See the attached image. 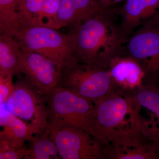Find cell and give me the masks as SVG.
<instances>
[{
  "label": "cell",
  "instance_id": "1",
  "mask_svg": "<svg viewBox=\"0 0 159 159\" xmlns=\"http://www.w3.org/2000/svg\"><path fill=\"white\" fill-rule=\"evenodd\" d=\"M72 30L78 62L107 68L112 60L125 54L129 38L122 29L116 7L104 8Z\"/></svg>",
  "mask_w": 159,
  "mask_h": 159
},
{
  "label": "cell",
  "instance_id": "2",
  "mask_svg": "<svg viewBox=\"0 0 159 159\" xmlns=\"http://www.w3.org/2000/svg\"><path fill=\"white\" fill-rule=\"evenodd\" d=\"M118 89L93 102L97 139L103 145L142 125L134 96Z\"/></svg>",
  "mask_w": 159,
  "mask_h": 159
},
{
  "label": "cell",
  "instance_id": "3",
  "mask_svg": "<svg viewBox=\"0 0 159 159\" xmlns=\"http://www.w3.org/2000/svg\"><path fill=\"white\" fill-rule=\"evenodd\" d=\"M14 38L21 50L45 56L52 60L60 70L68 63L77 61L75 37L72 30L65 34L51 27L25 24L21 25Z\"/></svg>",
  "mask_w": 159,
  "mask_h": 159
},
{
  "label": "cell",
  "instance_id": "4",
  "mask_svg": "<svg viewBox=\"0 0 159 159\" xmlns=\"http://www.w3.org/2000/svg\"><path fill=\"white\" fill-rule=\"evenodd\" d=\"M46 96L48 122L46 129L70 125L97 139L93 102L60 86Z\"/></svg>",
  "mask_w": 159,
  "mask_h": 159
},
{
  "label": "cell",
  "instance_id": "5",
  "mask_svg": "<svg viewBox=\"0 0 159 159\" xmlns=\"http://www.w3.org/2000/svg\"><path fill=\"white\" fill-rule=\"evenodd\" d=\"M57 86L93 102L119 89L107 68L77 61L68 63L61 69Z\"/></svg>",
  "mask_w": 159,
  "mask_h": 159
},
{
  "label": "cell",
  "instance_id": "6",
  "mask_svg": "<svg viewBox=\"0 0 159 159\" xmlns=\"http://www.w3.org/2000/svg\"><path fill=\"white\" fill-rule=\"evenodd\" d=\"M125 55L136 61L146 74L145 81L159 80V16L140 26L130 35Z\"/></svg>",
  "mask_w": 159,
  "mask_h": 159
},
{
  "label": "cell",
  "instance_id": "7",
  "mask_svg": "<svg viewBox=\"0 0 159 159\" xmlns=\"http://www.w3.org/2000/svg\"><path fill=\"white\" fill-rule=\"evenodd\" d=\"M18 77L13 93L4 105L9 112L31 125L38 134L42 133L48 124L46 95L39 93L25 78Z\"/></svg>",
  "mask_w": 159,
  "mask_h": 159
},
{
  "label": "cell",
  "instance_id": "8",
  "mask_svg": "<svg viewBox=\"0 0 159 159\" xmlns=\"http://www.w3.org/2000/svg\"><path fill=\"white\" fill-rule=\"evenodd\" d=\"M147 122L103 145L106 158L159 159L154 130Z\"/></svg>",
  "mask_w": 159,
  "mask_h": 159
},
{
  "label": "cell",
  "instance_id": "9",
  "mask_svg": "<svg viewBox=\"0 0 159 159\" xmlns=\"http://www.w3.org/2000/svg\"><path fill=\"white\" fill-rule=\"evenodd\" d=\"M46 131L57 146L60 158L106 159L103 144L82 129L66 125Z\"/></svg>",
  "mask_w": 159,
  "mask_h": 159
},
{
  "label": "cell",
  "instance_id": "10",
  "mask_svg": "<svg viewBox=\"0 0 159 159\" xmlns=\"http://www.w3.org/2000/svg\"><path fill=\"white\" fill-rule=\"evenodd\" d=\"M19 65L20 74L41 94L48 95L58 86L60 70L45 56L20 49Z\"/></svg>",
  "mask_w": 159,
  "mask_h": 159
},
{
  "label": "cell",
  "instance_id": "11",
  "mask_svg": "<svg viewBox=\"0 0 159 159\" xmlns=\"http://www.w3.org/2000/svg\"><path fill=\"white\" fill-rule=\"evenodd\" d=\"M107 69L117 87L125 91L137 90L146 79V74L141 65L126 55L112 60Z\"/></svg>",
  "mask_w": 159,
  "mask_h": 159
},
{
  "label": "cell",
  "instance_id": "12",
  "mask_svg": "<svg viewBox=\"0 0 159 159\" xmlns=\"http://www.w3.org/2000/svg\"><path fill=\"white\" fill-rule=\"evenodd\" d=\"M121 26L129 38L140 26L159 16V0H126L119 8Z\"/></svg>",
  "mask_w": 159,
  "mask_h": 159
},
{
  "label": "cell",
  "instance_id": "13",
  "mask_svg": "<svg viewBox=\"0 0 159 159\" xmlns=\"http://www.w3.org/2000/svg\"><path fill=\"white\" fill-rule=\"evenodd\" d=\"M0 153L24 146L26 141H31L38 134L31 125L7 110L1 117Z\"/></svg>",
  "mask_w": 159,
  "mask_h": 159
},
{
  "label": "cell",
  "instance_id": "14",
  "mask_svg": "<svg viewBox=\"0 0 159 159\" xmlns=\"http://www.w3.org/2000/svg\"><path fill=\"white\" fill-rule=\"evenodd\" d=\"M20 48L14 37L1 34L0 36V75L20 76L19 55Z\"/></svg>",
  "mask_w": 159,
  "mask_h": 159
},
{
  "label": "cell",
  "instance_id": "15",
  "mask_svg": "<svg viewBox=\"0 0 159 159\" xmlns=\"http://www.w3.org/2000/svg\"><path fill=\"white\" fill-rule=\"evenodd\" d=\"M135 97L140 106L150 111L157 118L158 143L159 142V83L143 84L137 89Z\"/></svg>",
  "mask_w": 159,
  "mask_h": 159
},
{
  "label": "cell",
  "instance_id": "16",
  "mask_svg": "<svg viewBox=\"0 0 159 159\" xmlns=\"http://www.w3.org/2000/svg\"><path fill=\"white\" fill-rule=\"evenodd\" d=\"M31 142V153L28 159L60 158L57 146L46 130L34 135Z\"/></svg>",
  "mask_w": 159,
  "mask_h": 159
},
{
  "label": "cell",
  "instance_id": "17",
  "mask_svg": "<svg viewBox=\"0 0 159 159\" xmlns=\"http://www.w3.org/2000/svg\"><path fill=\"white\" fill-rule=\"evenodd\" d=\"M71 2L75 11V28L105 8L99 0H71Z\"/></svg>",
  "mask_w": 159,
  "mask_h": 159
},
{
  "label": "cell",
  "instance_id": "18",
  "mask_svg": "<svg viewBox=\"0 0 159 159\" xmlns=\"http://www.w3.org/2000/svg\"><path fill=\"white\" fill-rule=\"evenodd\" d=\"M69 26L71 30L76 27L75 9L71 0H61L59 8L51 28L57 29Z\"/></svg>",
  "mask_w": 159,
  "mask_h": 159
},
{
  "label": "cell",
  "instance_id": "19",
  "mask_svg": "<svg viewBox=\"0 0 159 159\" xmlns=\"http://www.w3.org/2000/svg\"><path fill=\"white\" fill-rule=\"evenodd\" d=\"M60 2L61 0H45L42 11L36 19L35 25L51 27Z\"/></svg>",
  "mask_w": 159,
  "mask_h": 159
},
{
  "label": "cell",
  "instance_id": "20",
  "mask_svg": "<svg viewBox=\"0 0 159 159\" xmlns=\"http://www.w3.org/2000/svg\"><path fill=\"white\" fill-rule=\"evenodd\" d=\"M11 76L0 75V99L1 105H5L14 89Z\"/></svg>",
  "mask_w": 159,
  "mask_h": 159
},
{
  "label": "cell",
  "instance_id": "21",
  "mask_svg": "<svg viewBox=\"0 0 159 159\" xmlns=\"http://www.w3.org/2000/svg\"><path fill=\"white\" fill-rule=\"evenodd\" d=\"M31 153V149L23 146L0 153V159H27Z\"/></svg>",
  "mask_w": 159,
  "mask_h": 159
},
{
  "label": "cell",
  "instance_id": "22",
  "mask_svg": "<svg viewBox=\"0 0 159 159\" xmlns=\"http://www.w3.org/2000/svg\"><path fill=\"white\" fill-rule=\"evenodd\" d=\"M125 0H110L109 7H116L117 4Z\"/></svg>",
  "mask_w": 159,
  "mask_h": 159
},
{
  "label": "cell",
  "instance_id": "23",
  "mask_svg": "<svg viewBox=\"0 0 159 159\" xmlns=\"http://www.w3.org/2000/svg\"><path fill=\"white\" fill-rule=\"evenodd\" d=\"M158 146L159 150V142L157 143Z\"/></svg>",
  "mask_w": 159,
  "mask_h": 159
}]
</instances>
